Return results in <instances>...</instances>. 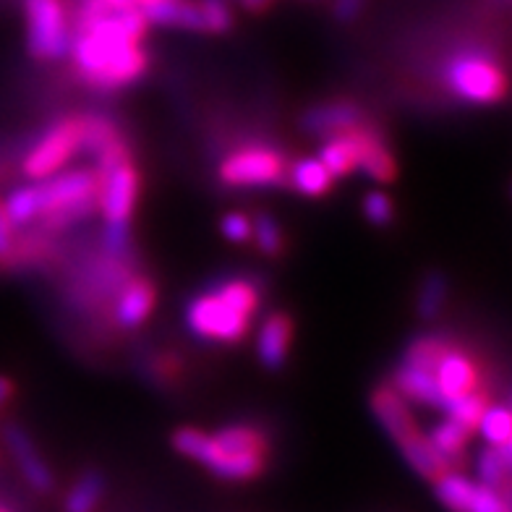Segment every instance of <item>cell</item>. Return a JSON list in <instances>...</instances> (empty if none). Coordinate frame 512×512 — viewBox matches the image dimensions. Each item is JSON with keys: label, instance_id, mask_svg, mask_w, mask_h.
Here are the masks:
<instances>
[{"label": "cell", "instance_id": "obj_20", "mask_svg": "<svg viewBox=\"0 0 512 512\" xmlns=\"http://www.w3.org/2000/svg\"><path fill=\"white\" fill-rule=\"evenodd\" d=\"M152 304H155V290L147 280H136V283L128 285L126 290L118 298V304H115V319L123 327H136V324H142L144 319L149 317V311H152Z\"/></svg>", "mask_w": 512, "mask_h": 512}, {"label": "cell", "instance_id": "obj_9", "mask_svg": "<svg viewBox=\"0 0 512 512\" xmlns=\"http://www.w3.org/2000/svg\"><path fill=\"white\" fill-rule=\"evenodd\" d=\"M136 191H139V181L128 162L102 170L100 207L108 223H128V217L134 212Z\"/></svg>", "mask_w": 512, "mask_h": 512}, {"label": "cell", "instance_id": "obj_24", "mask_svg": "<svg viewBox=\"0 0 512 512\" xmlns=\"http://www.w3.org/2000/svg\"><path fill=\"white\" fill-rule=\"evenodd\" d=\"M290 183L301 194L322 196L324 191H330L332 173L324 168V162L319 157H306V160H298L293 165V170H290Z\"/></svg>", "mask_w": 512, "mask_h": 512}, {"label": "cell", "instance_id": "obj_40", "mask_svg": "<svg viewBox=\"0 0 512 512\" xmlns=\"http://www.w3.org/2000/svg\"><path fill=\"white\" fill-rule=\"evenodd\" d=\"M11 395H14V384L8 382L6 377H0V405L6 403V400L11 398Z\"/></svg>", "mask_w": 512, "mask_h": 512}, {"label": "cell", "instance_id": "obj_28", "mask_svg": "<svg viewBox=\"0 0 512 512\" xmlns=\"http://www.w3.org/2000/svg\"><path fill=\"white\" fill-rule=\"evenodd\" d=\"M3 212L11 220V225L32 223L34 217H40L42 212L40 189L37 186H21V189L11 191L6 204H3Z\"/></svg>", "mask_w": 512, "mask_h": 512}, {"label": "cell", "instance_id": "obj_37", "mask_svg": "<svg viewBox=\"0 0 512 512\" xmlns=\"http://www.w3.org/2000/svg\"><path fill=\"white\" fill-rule=\"evenodd\" d=\"M223 233L228 241L233 243H243L249 241L251 238V220L246 215H241V212H233V215H228L223 220Z\"/></svg>", "mask_w": 512, "mask_h": 512}, {"label": "cell", "instance_id": "obj_16", "mask_svg": "<svg viewBox=\"0 0 512 512\" xmlns=\"http://www.w3.org/2000/svg\"><path fill=\"white\" fill-rule=\"evenodd\" d=\"M358 139V165L371 178V181H390L395 176V162L387 147L382 144L377 131H366L356 126Z\"/></svg>", "mask_w": 512, "mask_h": 512}, {"label": "cell", "instance_id": "obj_29", "mask_svg": "<svg viewBox=\"0 0 512 512\" xmlns=\"http://www.w3.org/2000/svg\"><path fill=\"white\" fill-rule=\"evenodd\" d=\"M450 348L445 337L439 335H424L413 340L408 345V353H405V364L408 366H418V369H426V371H434L437 366L439 356Z\"/></svg>", "mask_w": 512, "mask_h": 512}, {"label": "cell", "instance_id": "obj_32", "mask_svg": "<svg viewBox=\"0 0 512 512\" xmlns=\"http://www.w3.org/2000/svg\"><path fill=\"white\" fill-rule=\"evenodd\" d=\"M251 236H254L256 246L264 251V254H280L283 249V236H280V228L272 220L270 215H259L251 223Z\"/></svg>", "mask_w": 512, "mask_h": 512}, {"label": "cell", "instance_id": "obj_3", "mask_svg": "<svg viewBox=\"0 0 512 512\" xmlns=\"http://www.w3.org/2000/svg\"><path fill=\"white\" fill-rule=\"evenodd\" d=\"M37 189L42 202L40 217H45L50 225H68L92 212L100 191V176L92 170H58L53 176L42 178Z\"/></svg>", "mask_w": 512, "mask_h": 512}, {"label": "cell", "instance_id": "obj_18", "mask_svg": "<svg viewBox=\"0 0 512 512\" xmlns=\"http://www.w3.org/2000/svg\"><path fill=\"white\" fill-rule=\"evenodd\" d=\"M398 447H400V452H403L405 463L411 465L416 473H421L424 479L434 481L439 473L450 471L447 460L442 458L437 450H434V445L429 442V437H424L421 432H413V434H408L405 439H400Z\"/></svg>", "mask_w": 512, "mask_h": 512}, {"label": "cell", "instance_id": "obj_17", "mask_svg": "<svg viewBox=\"0 0 512 512\" xmlns=\"http://www.w3.org/2000/svg\"><path fill=\"white\" fill-rule=\"evenodd\" d=\"M288 345H290V319L283 314H272L264 319L262 330H259V361L267 369H280L288 358Z\"/></svg>", "mask_w": 512, "mask_h": 512}, {"label": "cell", "instance_id": "obj_7", "mask_svg": "<svg viewBox=\"0 0 512 512\" xmlns=\"http://www.w3.org/2000/svg\"><path fill=\"white\" fill-rule=\"evenodd\" d=\"M81 149V123L79 121H63L53 126L48 134L42 136L37 147L29 152L27 162H24V173L32 181H42V178L53 176L71 160Z\"/></svg>", "mask_w": 512, "mask_h": 512}, {"label": "cell", "instance_id": "obj_41", "mask_svg": "<svg viewBox=\"0 0 512 512\" xmlns=\"http://www.w3.org/2000/svg\"><path fill=\"white\" fill-rule=\"evenodd\" d=\"M105 6L113 8V11H118V8H128V6H136L139 0H102Z\"/></svg>", "mask_w": 512, "mask_h": 512}, {"label": "cell", "instance_id": "obj_6", "mask_svg": "<svg viewBox=\"0 0 512 512\" xmlns=\"http://www.w3.org/2000/svg\"><path fill=\"white\" fill-rule=\"evenodd\" d=\"M29 24V50L37 58H63L71 53V29L61 0H24Z\"/></svg>", "mask_w": 512, "mask_h": 512}, {"label": "cell", "instance_id": "obj_15", "mask_svg": "<svg viewBox=\"0 0 512 512\" xmlns=\"http://www.w3.org/2000/svg\"><path fill=\"white\" fill-rule=\"evenodd\" d=\"M142 14L147 21L162 24V27L204 29L199 3H189V0H147L142 3Z\"/></svg>", "mask_w": 512, "mask_h": 512}, {"label": "cell", "instance_id": "obj_42", "mask_svg": "<svg viewBox=\"0 0 512 512\" xmlns=\"http://www.w3.org/2000/svg\"><path fill=\"white\" fill-rule=\"evenodd\" d=\"M243 3H246V6H249V8H262L264 3H267V0H243Z\"/></svg>", "mask_w": 512, "mask_h": 512}, {"label": "cell", "instance_id": "obj_10", "mask_svg": "<svg viewBox=\"0 0 512 512\" xmlns=\"http://www.w3.org/2000/svg\"><path fill=\"white\" fill-rule=\"evenodd\" d=\"M3 442H6L8 452L14 455L19 471L24 473V479L32 489L37 492H50L53 486V473H50L48 463L40 458V452L34 447V442L29 439V434L21 429L19 424H8L3 429Z\"/></svg>", "mask_w": 512, "mask_h": 512}, {"label": "cell", "instance_id": "obj_4", "mask_svg": "<svg viewBox=\"0 0 512 512\" xmlns=\"http://www.w3.org/2000/svg\"><path fill=\"white\" fill-rule=\"evenodd\" d=\"M173 445L186 458L202 463L204 468L228 481H246L254 479L256 473L264 468V455H236L228 452L223 445H217L212 434L196 432V429H181L173 437Z\"/></svg>", "mask_w": 512, "mask_h": 512}, {"label": "cell", "instance_id": "obj_13", "mask_svg": "<svg viewBox=\"0 0 512 512\" xmlns=\"http://www.w3.org/2000/svg\"><path fill=\"white\" fill-rule=\"evenodd\" d=\"M371 411H374V416H377L384 432L390 434L395 442L405 439L408 434L418 432L416 421H413L411 411H408V403H405V398L395 387H382V390L374 392Z\"/></svg>", "mask_w": 512, "mask_h": 512}, {"label": "cell", "instance_id": "obj_36", "mask_svg": "<svg viewBox=\"0 0 512 512\" xmlns=\"http://www.w3.org/2000/svg\"><path fill=\"white\" fill-rule=\"evenodd\" d=\"M128 223H108L105 225V249L113 256H126L128 254Z\"/></svg>", "mask_w": 512, "mask_h": 512}, {"label": "cell", "instance_id": "obj_27", "mask_svg": "<svg viewBox=\"0 0 512 512\" xmlns=\"http://www.w3.org/2000/svg\"><path fill=\"white\" fill-rule=\"evenodd\" d=\"M484 439L489 445L499 447V445H510L512 437V416L510 408L505 403L499 405H486L484 413H481L479 424H476Z\"/></svg>", "mask_w": 512, "mask_h": 512}, {"label": "cell", "instance_id": "obj_23", "mask_svg": "<svg viewBox=\"0 0 512 512\" xmlns=\"http://www.w3.org/2000/svg\"><path fill=\"white\" fill-rule=\"evenodd\" d=\"M512 465V450L510 445H489L486 450L479 452L476 458V473H479V484L492 486L499 492L507 494V473Z\"/></svg>", "mask_w": 512, "mask_h": 512}, {"label": "cell", "instance_id": "obj_30", "mask_svg": "<svg viewBox=\"0 0 512 512\" xmlns=\"http://www.w3.org/2000/svg\"><path fill=\"white\" fill-rule=\"evenodd\" d=\"M447 298V277L442 272H432L426 275L424 285L418 290V317L421 319H434L442 311Z\"/></svg>", "mask_w": 512, "mask_h": 512}, {"label": "cell", "instance_id": "obj_14", "mask_svg": "<svg viewBox=\"0 0 512 512\" xmlns=\"http://www.w3.org/2000/svg\"><path fill=\"white\" fill-rule=\"evenodd\" d=\"M361 123V110L351 102H330V105H319L311 108L304 115V128L309 134L317 136H337L351 131Z\"/></svg>", "mask_w": 512, "mask_h": 512}, {"label": "cell", "instance_id": "obj_8", "mask_svg": "<svg viewBox=\"0 0 512 512\" xmlns=\"http://www.w3.org/2000/svg\"><path fill=\"white\" fill-rule=\"evenodd\" d=\"M283 173V157L267 147L241 149L236 155H230L220 168V176L228 186H272V183H280Z\"/></svg>", "mask_w": 512, "mask_h": 512}, {"label": "cell", "instance_id": "obj_38", "mask_svg": "<svg viewBox=\"0 0 512 512\" xmlns=\"http://www.w3.org/2000/svg\"><path fill=\"white\" fill-rule=\"evenodd\" d=\"M14 225L6 217L3 207H0V262H6L14 254Z\"/></svg>", "mask_w": 512, "mask_h": 512}, {"label": "cell", "instance_id": "obj_43", "mask_svg": "<svg viewBox=\"0 0 512 512\" xmlns=\"http://www.w3.org/2000/svg\"><path fill=\"white\" fill-rule=\"evenodd\" d=\"M0 512H8V510H6V507H0Z\"/></svg>", "mask_w": 512, "mask_h": 512}, {"label": "cell", "instance_id": "obj_1", "mask_svg": "<svg viewBox=\"0 0 512 512\" xmlns=\"http://www.w3.org/2000/svg\"><path fill=\"white\" fill-rule=\"evenodd\" d=\"M147 19L142 8H108L102 0H84L81 34L71 40L81 76L100 89L131 84L144 74L147 55L139 48Z\"/></svg>", "mask_w": 512, "mask_h": 512}, {"label": "cell", "instance_id": "obj_11", "mask_svg": "<svg viewBox=\"0 0 512 512\" xmlns=\"http://www.w3.org/2000/svg\"><path fill=\"white\" fill-rule=\"evenodd\" d=\"M434 382H437V390L442 395V400H452L463 395V392H471L476 390V366L473 361L465 353L455 351V348H447L442 356H439L437 366H434ZM445 411V408H442Z\"/></svg>", "mask_w": 512, "mask_h": 512}, {"label": "cell", "instance_id": "obj_26", "mask_svg": "<svg viewBox=\"0 0 512 512\" xmlns=\"http://www.w3.org/2000/svg\"><path fill=\"white\" fill-rule=\"evenodd\" d=\"M105 494V481L97 471H87L66 497V512H95Z\"/></svg>", "mask_w": 512, "mask_h": 512}, {"label": "cell", "instance_id": "obj_33", "mask_svg": "<svg viewBox=\"0 0 512 512\" xmlns=\"http://www.w3.org/2000/svg\"><path fill=\"white\" fill-rule=\"evenodd\" d=\"M468 512H510V499H507L505 492L476 481V492H473V502Z\"/></svg>", "mask_w": 512, "mask_h": 512}, {"label": "cell", "instance_id": "obj_12", "mask_svg": "<svg viewBox=\"0 0 512 512\" xmlns=\"http://www.w3.org/2000/svg\"><path fill=\"white\" fill-rule=\"evenodd\" d=\"M81 149L100 160V170H110L126 160V149L115 134V128L102 118L81 121Z\"/></svg>", "mask_w": 512, "mask_h": 512}, {"label": "cell", "instance_id": "obj_5", "mask_svg": "<svg viewBox=\"0 0 512 512\" xmlns=\"http://www.w3.org/2000/svg\"><path fill=\"white\" fill-rule=\"evenodd\" d=\"M447 81H450V89L460 100L479 102V105L499 102L505 97L507 89L502 68L476 53L458 55L447 68Z\"/></svg>", "mask_w": 512, "mask_h": 512}, {"label": "cell", "instance_id": "obj_2", "mask_svg": "<svg viewBox=\"0 0 512 512\" xmlns=\"http://www.w3.org/2000/svg\"><path fill=\"white\" fill-rule=\"evenodd\" d=\"M256 304H259V293L254 285L246 280H230L194 298L186 311V322L194 335L233 343L249 330V319Z\"/></svg>", "mask_w": 512, "mask_h": 512}, {"label": "cell", "instance_id": "obj_39", "mask_svg": "<svg viewBox=\"0 0 512 512\" xmlns=\"http://www.w3.org/2000/svg\"><path fill=\"white\" fill-rule=\"evenodd\" d=\"M364 6V0H335V14L340 21L356 19L358 11Z\"/></svg>", "mask_w": 512, "mask_h": 512}, {"label": "cell", "instance_id": "obj_21", "mask_svg": "<svg viewBox=\"0 0 512 512\" xmlns=\"http://www.w3.org/2000/svg\"><path fill=\"white\" fill-rule=\"evenodd\" d=\"M319 160L324 162V168L330 170L332 178L345 176L356 170L358 165V139H356V128L345 131V134L332 136L330 142L322 147V155Z\"/></svg>", "mask_w": 512, "mask_h": 512}, {"label": "cell", "instance_id": "obj_34", "mask_svg": "<svg viewBox=\"0 0 512 512\" xmlns=\"http://www.w3.org/2000/svg\"><path fill=\"white\" fill-rule=\"evenodd\" d=\"M199 11H202L204 29H209V32H225L233 24V14H230L225 0H202Z\"/></svg>", "mask_w": 512, "mask_h": 512}, {"label": "cell", "instance_id": "obj_44", "mask_svg": "<svg viewBox=\"0 0 512 512\" xmlns=\"http://www.w3.org/2000/svg\"><path fill=\"white\" fill-rule=\"evenodd\" d=\"M139 3H147V0H139Z\"/></svg>", "mask_w": 512, "mask_h": 512}, {"label": "cell", "instance_id": "obj_25", "mask_svg": "<svg viewBox=\"0 0 512 512\" xmlns=\"http://www.w3.org/2000/svg\"><path fill=\"white\" fill-rule=\"evenodd\" d=\"M468 437H471V429H465V426H460L458 421L447 418V421L434 426L432 434H429V442H432L434 450H437L439 455L447 460V465L452 468V463H458V460L463 458Z\"/></svg>", "mask_w": 512, "mask_h": 512}, {"label": "cell", "instance_id": "obj_35", "mask_svg": "<svg viewBox=\"0 0 512 512\" xmlns=\"http://www.w3.org/2000/svg\"><path fill=\"white\" fill-rule=\"evenodd\" d=\"M364 212L374 225H390L395 209H392V199L382 191H371L364 199Z\"/></svg>", "mask_w": 512, "mask_h": 512}, {"label": "cell", "instance_id": "obj_19", "mask_svg": "<svg viewBox=\"0 0 512 512\" xmlns=\"http://www.w3.org/2000/svg\"><path fill=\"white\" fill-rule=\"evenodd\" d=\"M395 390L405 400H416V403L432 405V408H445V400L439 395L432 371L403 364L395 371Z\"/></svg>", "mask_w": 512, "mask_h": 512}, {"label": "cell", "instance_id": "obj_31", "mask_svg": "<svg viewBox=\"0 0 512 512\" xmlns=\"http://www.w3.org/2000/svg\"><path fill=\"white\" fill-rule=\"evenodd\" d=\"M484 408H486V398L476 390L463 392V395H458V398L447 400V405H445L447 418L458 421V424L465 426V429H476V424H479V418H481V413H484Z\"/></svg>", "mask_w": 512, "mask_h": 512}, {"label": "cell", "instance_id": "obj_22", "mask_svg": "<svg viewBox=\"0 0 512 512\" xmlns=\"http://www.w3.org/2000/svg\"><path fill=\"white\" fill-rule=\"evenodd\" d=\"M434 489H437L439 502L447 507L450 512H468L473 502V492H476V481H471L468 476L458 471H445L439 473L434 479Z\"/></svg>", "mask_w": 512, "mask_h": 512}]
</instances>
